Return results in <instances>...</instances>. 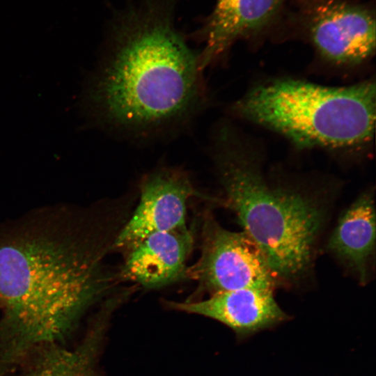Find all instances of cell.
Listing matches in <instances>:
<instances>
[{"instance_id": "1", "label": "cell", "mask_w": 376, "mask_h": 376, "mask_svg": "<svg viewBox=\"0 0 376 376\" xmlns=\"http://www.w3.org/2000/svg\"><path fill=\"white\" fill-rule=\"evenodd\" d=\"M110 216L58 205L0 226V376L61 344L120 281L105 264L122 226Z\"/></svg>"}, {"instance_id": "2", "label": "cell", "mask_w": 376, "mask_h": 376, "mask_svg": "<svg viewBox=\"0 0 376 376\" xmlns=\"http://www.w3.org/2000/svg\"><path fill=\"white\" fill-rule=\"evenodd\" d=\"M177 0H137L114 20L108 51L85 91L100 125L136 136L169 131L204 100L199 53L175 22Z\"/></svg>"}, {"instance_id": "3", "label": "cell", "mask_w": 376, "mask_h": 376, "mask_svg": "<svg viewBox=\"0 0 376 376\" xmlns=\"http://www.w3.org/2000/svg\"><path fill=\"white\" fill-rule=\"evenodd\" d=\"M219 134L215 164L221 200L261 250L278 284H297L312 270L329 212L320 191L269 182L260 164Z\"/></svg>"}, {"instance_id": "4", "label": "cell", "mask_w": 376, "mask_h": 376, "mask_svg": "<svg viewBox=\"0 0 376 376\" xmlns=\"http://www.w3.org/2000/svg\"><path fill=\"white\" fill-rule=\"evenodd\" d=\"M375 100L370 81L330 87L281 79L253 88L234 110L300 147L353 148L373 136Z\"/></svg>"}, {"instance_id": "5", "label": "cell", "mask_w": 376, "mask_h": 376, "mask_svg": "<svg viewBox=\"0 0 376 376\" xmlns=\"http://www.w3.org/2000/svg\"><path fill=\"white\" fill-rule=\"evenodd\" d=\"M184 279L210 295L243 288L273 290L278 285L261 250L243 230L222 227L210 213L201 227V254Z\"/></svg>"}, {"instance_id": "6", "label": "cell", "mask_w": 376, "mask_h": 376, "mask_svg": "<svg viewBox=\"0 0 376 376\" xmlns=\"http://www.w3.org/2000/svg\"><path fill=\"white\" fill-rule=\"evenodd\" d=\"M198 194L188 174L176 168H161L146 175L139 201L118 231L113 249L124 253L146 237L187 225L188 201Z\"/></svg>"}, {"instance_id": "7", "label": "cell", "mask_w": 376, "mask_h": 376, "mask_svg": "<svg viewBox=\"0 0 376 376\" xmlns=\"http://www.w3.org/2000/svg\"><path fill=\"white\" fill-rule=\"evenodd\" d=\"M309 30L319 53L332 63L360 64L375 52V17L366 8L336 0L324 1L313 10Z\"/></svg>"}, {"instance_id": "8", "label": "cell", "mask_w": 376, "mask_h": 376, "mask_svg": "<svg viewBox=\"0 0 376 376\" xmlns=\"http://www.w3.org/2000/svg\"><path fill=\"white\" fill-rule=\"evenodd\" d=\"M194 233L186 225L143 239L125 252L118 272L120 280L152 289L184 279L194 248Z\"/></svg>"}, {"instance_id": "9", "label": "cell", "mask_w": 376, "mask_h": 376, "mask_svg": "<svg viewBox=\"0 0 376 376\" xmlns=\"http://www.w3.org/2000/svg\"><path fill=\"white\" fill-rule=\"evenodd\" d=\"M171 309L219 321L238 336H246L286 319L273 295V290L243 288L217 292L207 299L167 301Z\"/></svg>"}, {"instance_id": "10", "label": "cell", "mask_w": 376, "mask_h": 376, "mask_svg": "<svg viewBox=\"0 0 376 376\" xmlns=\"http://www.w3.org/2000/svg\"><path fill=\"white\" fill-rule=\"evenodd\" d=\"M285 1L216 0L196 31V37L204 43L199 53L201 70L219 58L237 39L265 27Z\"/></svg>"}, {"instance_id": "11", "label": "cell", "mask_w": 376, "mask_h": 376, "mask_svg": "<svg viewBox=\"0 0 376 376\" xmlns=\"http://www.w3.org/2000/svg\"><path fill=\"white\" fill-rule=\"evenodd\" d=\"M371 190L360 194L340 216L328 250L361 285L371 276L375 250V212Z\"/></svg>"}, {"instance_id": "12", "label": "cell", "mask_w": 376, "mask_h": 376, "mask_svg": "<svg viewBox=\"0 0 376 376\" xmlns=\"http://www.w3.org/2000/svg\"><path fill=\"white\" fill-rule=\"evenodd\" d=\"M103 320L97 322L89 336L75 348L53 343L34 350L22 362L26 365L25 376H99L95 363Z\"/></svg>"}, {"instance_id": "13", "label": "cell", "mask_w": 376, "mask_h": 376, "mask_svg": "<svg viewBox=\"0 0 376 376\" xmlns=\"http://www.w3.org/2000/svg\"><path fill=\"white\" fill-rule=\"evenodd\" d=\"M0 308H1V304H0Z\"/></svg>"}]
</instances>
